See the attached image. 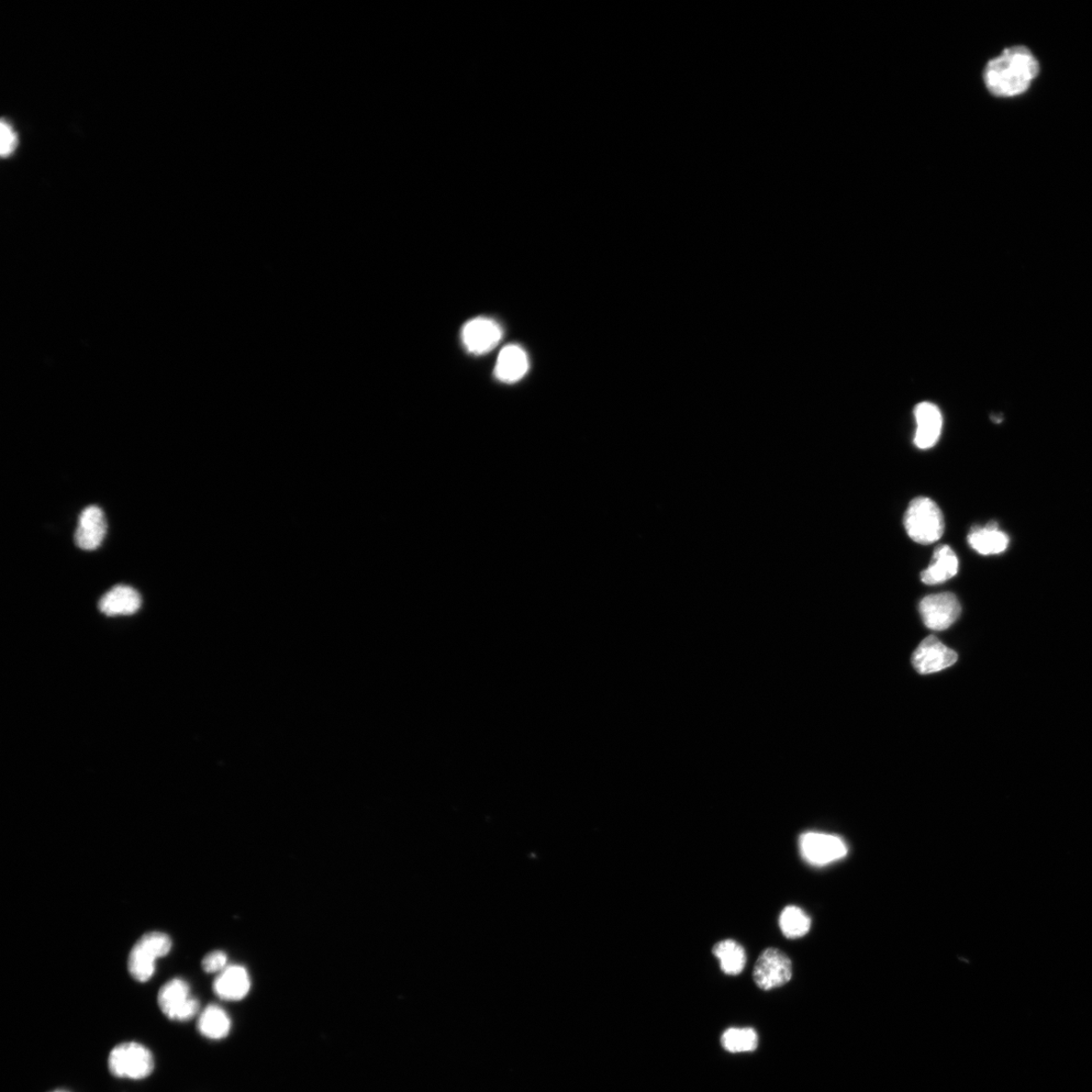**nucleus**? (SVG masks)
<instances>
[{
  "mask_svg": "<svg viewBox=\"0 0 1092 1092\" xmlns=\"http://www.w3.org/2000/svg\"><path fill=\"white\" fill-rule=\"evenodd\" d=\"M529 369L528 356L518 345H508L499 354L495 375L499 381L514 384L521 380Z\"/></svg>",
  "mask_w": 1092,
  "mask_h": 1092,
  "instance_id": "15",
  "label": "nucleus"
},
{
  "mask_svg": "<svg viewBox=\"0 0 1092 1092\" xmlns=\"http://www.w3.org/2000/svg\"><path fill=\"white\" fill-rule=\"evenodd\" d=\"M793 977V963L781 951L770 948L765 950L754 969V980L757 987L771 990L781 987Z\"/></svg>",
  "mask_w": 1092,
  "mask_h": 1092,
  "instance_id": "7",
  "label": "nucleus"
},
{
  "mask_svg": "<svg viewBox=\"0 0 1092 1092\" xmlns=\"http://www.w3.org/2000/svg\"><path fill=\"white\" fill-rule=\"evenodd\" d=\"M159 1006L167 1018L177 1022L192 1020L199 1009V1002L191 996V988L181 978H174L160 988Z\"/></svg>",
  "mask_w": 1092,
  "mask_h": 1092,
  "instance_id": "5",
  "label": "nucleus"
},
{
  "mask_svg": "<svg viewBox=\"0 0 1092 1092\" xmlns=\"http://www.w3.org/2000/svg\"><path fill=\"white\" fill-rule=\"evenodd\" d=\"M905 527L913 541L931 544L943 537L944 515L933 500L919 497L911 501L906 512Z\"/></svg>",
  "mask_w": 1092,
  "mask_h": 1092,
  "instance_id": "2",
  "label": "nucleus"
},
{
  "mask_svg": "<svg viewBox=\"0 0 1092 1092\" xmlns=\"http://www.w3.org/2000/svg\"><path fill=\"white\" fill-rule=\"evenodd\" d=\"M917 432L915 444L921 450H929L938 442L942 427L943 417L940 409L929 402L919 404L915 410Z\"/></svg>",
  "mask_w": 1092,
  "mask_h": 1092,
  "instance_id": "13",
  "label": "nucleus"
},
{
  "mask_svg": "<svg viewBox=\"0 0 1092 1092\" xmlns=\"http://www.w3.org/2000/svg\"><path fill=\"white\" fill-rule=\"evenodd\" d=\"M959 568V561L948 545H941L935 550L933 563L921 573V581L927 585H937L949 581Z\"/></svg>",
  "mask_w": 1092,
  "mask_h": 1092,
  "instance_id": "16",
  "label": "nucleus"
},
{
  "mask_svg": "<svg viewBox=\"0 0 1092 1092\" xmlns=\"http://www.w3.org/2000/svg\"><path fill=\"white\" fill-rule=\"evenodd\" d=\"M779 926L788 939L805 937L809 932L811 921L806 913L794 906L787 907L779 919Z\"/></svg>",
  "mask_w": 1092,
  "mask_h": 1092,
  "instance_id": "21",
  "label": "nucleus"
},
{
  "mask_svg": "<svg viewBox=\"0 0 1092 1092\" xmlns=\"http://www.w3.org/2000/svg\"><path fill=\"white\" fill-rule=\"evenodd\" d=\"M920 612L929 629L943 631L960 617L961 605L954 594L940 593L924 597L920 603Z\"/></svg>",
  "mask_w": 1092,
  "mask_h": 1092,
  "instance_id": "8",
  "label": "nucleus"
},
{
  "mask_svg": "<svg viewBox=\"0 0 1092 1092\" xmlns=\"http://www.w3.org/2000/svg\"><path fill=\"white\" fill-rule=\"evenodd\" d=\"M202 966L207 973H220L229 966L228 956L222 951L210 952L204 958Z\"/></svg>",
  "mask_w": 1092,
  "mask_h": 1092,
  "instance_id": "22",
  "label": "nucleus"
},
{
  "mask_svg": "<svg viewBox=\"0 0 1092 1092\" xmlns=\"http://www.w3.org/2000/svg\"><path fill=\"white\" fill-rule=\"evenodd\" d=\"M721 1045L730 1053L753 1052L759 1046V1037L751 1028H730L722 1034Z\"/></svg>",
  "mask_w": 1092,
  "mask_h": 1092,
  "instance_id": "20",
  "label": "nucleus"
},
{
  "mask_svg": "<svg viewBox=\"0 0 1092 1092\" xmlns=\"http://www.w3.org/2000/svg\"><path fill=\"white\" fill-rule=\"evenodd\" d=\"M197 1030L210 1040H222L230 1033L231 1019L221 1007L209 1006L200 1013Z\"/></svg>",
  "mask_w": 1092,
  "mask_h": 1092,
  "instance_id": "18",
  "label": "nucleus"
},
{
  "mask_svg": "<svg viewBox=\"0 0 1092 1092\" xmlns=\"http://www.w3.org/2000/svg\"><path fill=\"white\" fill-rule=\"evenodd\" d=\"M503 332L496 321L478 317L466 323L462 337L464 347L471 353L482 355L493 350L502 339Z\"/></svg>",
  "mask_w": 1092,
  "mask_h": 1092,
  "instance_id": "10",
  "label": "nucleus"
},
{
  "mask_svg": "<svg viewBox=\"0 0 1092 1092\" xmlns=\"http://www.w3.org/2000/svg\"><path fill=\"white\" fill-rule=\"evenodd\" d=\"M213 988L216 996L222 1000H242L249 994L250 975L247 968L240 965H230L219 973Z\"/></svg>",
  "mask_w": 1092,
  "mask_h": 1092,
  "instance_id": "12",
  "label": "nucleus"
},
{
  "mask_svg": "<svg viewBox=\"0 0 1092 1092\" xmlns=\"http://www.w3.org/2000/svg\"><path fill=\"white\" fill-rule=\"evenodd\" d=\"M54 1092H67V1091L57 1090V1091H54Z\"/></svg>",
  "mask_w": 1092,
  "mask_h": 1092,
  "instance_id": "24",
  "label": "nucleus"
},
{
  "mask_svg": "<svg viewBox=\"0 0 1092 1092\" xmlns=\"http://www.w3.org/2000/svg\"><path fill=\"white\" fill-rule=\"evenodd\" d=\"M107 533V521L102 509L97 506L86 507L78 520L74 534L76 546L83 551L99 548Z\"/></svg>",
  "mask_w": 1092,
  "mask_h": 1092,
  "instance_id": "11",
  "label": "nucleus"
},
{
  "mask_svg": "<svg viewBox=\"0 0 1092 1092\" xmlns=\"http://www.w3.org/2000/svg\"><path fill=\"white\" fill-rule=\"evenodd\" d=\"M968 542L978 553L994 555L1007 551L1009 538L999 530L997 523L991 522L984 527L973 529L968 536Z\"/></svg>",
  "mask_w": 1092,
  "mask_h": 1092,
  "instance_id": "17",
  "label": "nucleus"
},
{
  "mask_svg": "<svg viewBox=\"0 0 1092 1092\" xmlns=\"http://www.w3.org/2000/svg\"><path fill=\"white\" fill-rule=\"evenodd\" d=\"M800 852L811 865L824 866L843 859L848 854V846L835 835L809 832L800 837Z\"/></svg>",
  "mask_w": 1092,
  "mask_h": 1092,
  "instance_id": "6",
  "label": "nucleus"
},
{
  "mask_svg": "<svg viewBox=\"0 0 1092 1092\" xmlns=\"http://www.w3.org/2000/svg\"><path fill=\"white\" fill-rule=\"evenodd\" d=\"M1039 71V63L1033 53L1026 47L1017 46L1002 51L990 60L984 80L994 95L1013 97L1027 92Z\"/></svg>",
  "mask_w": 1092,
  "mask_h": 1092,
  "instance_id": "1",
  "label": "nucleus"
},
{
  "mask_svg": "<svg viewBox=\"0 0 1092 1092\" xmlns=\"http://www.w3.org/2000/svg\"><path fill=\"white\" fill-rule=\"evenodd\" d=\"M958 654L937 638L931 635L923 640L912 655V665L922 675L937 673L953 666Z\"/></svg>",
  "mask_w": 1092,
  "mask_h": 1092,
  "instance_id": "9",
  "label": "nucleus"
},
{
  "mask_svg": "<svg viewBox=\"0 0 1092 1092\" xmlns=\"http://www.w3.org/2000/svg\"><path fill=\"white\" fill-rule=\"evenodd\" d=\"M172 942L170 935L161 932L145 933L133 946L129 956L128 968L131 976L138 983H146L153 976L155 962L169 954Z\"/></svg>",
  "mask_w": 1092,
  "mask_h": 1092,
  "instance_id": "4",
  "label": "nucleus"
},
{
  "mask_svg": "<svg viewBox=\"0 0 1092 1092\" xmlns=\"http://www.w3.org/2000/svg\"><path fill=\"white\" fill-rule=\"evenodd\" d=\"M713 954L718 958L721 971L724 973L735 976L743 972L746 963V955L739 943L732 940L721 941L713 948Z\"/></svg>",
  "mask_w": 1092,
  "mask_h": 1092,
  "instance_id": "19",
  "label": "nucleus"
},
{
  "mask_svg": "<svg viewBox=\"0 0 1092 1092\" xmlns=\"http://www.w3.org/2000/svg\"><path fill=\"white\" fill-rule=\"evenodd\" d=\"M0 133H2V150H0V153H2L3 158H8L17 148V133L6 121H2V130H0Z\"/></svg>",
  "mask_w": 1092,
  "mask_h": 1092,
  "instance_id": "23",
  "label": "nucleus"
},
{
  "mask_svg": "<svg viewBox=\"0 0 1092 1092\" xmlns=\"http://www.w3.org/2000/svg\"><path fill=\"white\" fill-rule=\"evenodd\" d=\"M108 1066L109 1073L116 1077L141 1080L151 1075L155 1061L146 1047L128 1042L116 1046L110 1051Z\"/></svg>",
  "mask_w": 1092,
  "mask_h": 1092,
  "instance_id": "3",
  "label": "nucleus"
},
{
  "mask_svg": "<svg viewBox=\"0 0 1092 1092\" xmlns=\"http://www.w3.org/2000/svg\"><path fill=\"white\" fill-rule=\"evenodd\" d=\"M142 604V598L135 589L126 585L111 588L98 602L99 611L108 616H132Z\"/></svg>",
  "mask_w": 1092,
  "mask_h": 1092,
  "instance_id": "14",
  "label": "nucleus"
}]
</instances>
